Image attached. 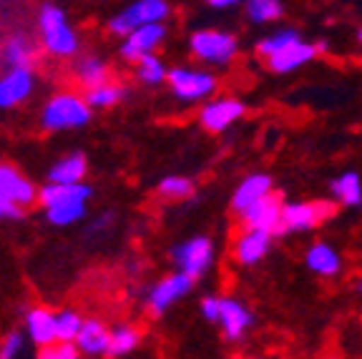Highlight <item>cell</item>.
Returning a JSON list of instances; mask_svg holds the SVG:
<instances>
[{
    "label": "cell",
    "instance_id": "1",
    "mask_svg": "<svg viewBox=\"0 0 362 359\" xmlns=\"http://www.w3.org/2000/svg\"><path fill=\"white\" fill-rule=\"evenodd\" d=\"M90 186L81 184H58L48 181L38 191V201L45 211V219L53 226H71L86 216V204L90 199Z\"/></svg>",
    "mask_w": 362,
    "mask_h": 359
},
{
    "label": "cell",
    "instance_id": "2",
    "mask_svg": "<svg viewBox=\"0 0 362 359\" xmlns=\"http://www.w3.org/2000/svg\"><path fill=\"white\" fill-rule=\"evenodd\" d=\"M38 28L40 38H43V48L51 56L58 58H71L78 51V35L71 28L63 8L53 6V3H45L38 11Z\"/></svg>",
    "mask_w": 362,
    "mask_h": 359
},
{
    "label": "cell",
    "instance_id": "3",
    "mask_svg": "<svg viewBox=\"0 0 362 359\" xmlns=\"http://www.w3.org/2000/svg\"><path fill=\"white\" fill-rule=\"evenodd\" d=\"M90 121V103L86 95L76 93H58L43 106L40 126L45 131H74L83 129Z\"/></svg>",
    "mask_w": 362,
    "mask_h": 359
},
{
    "label": "cell",
    "instance_id": "4",
    "mask_svg": "<svg viewBox=\"0 0 362 359\" xmlns=\"http://www.w3.org/2000/svg\"><path fill=\"white\" fill-rule=\"evenodd\" d=\"M332 201H289L282 206V221H279L277 236L284 234H300L320 226L322 221L334 216Z\"/></svg>",
    "mask_w": 362,
    "mask_h": 359
},
{
    "label": "cell",
    "instance_id": "5",
    "mask_svg": "<svg viewBox=\"0 0 362 359\" xmlns=\"http://www.w3.org/2000/svg\"><path fill=\"white\" fill-rule=\"evenodd\" d=\"M192 45L194 58L204 63H214V66H226L232 63L239 53V40L234 33H226V30L216 28H204L197 30L189 40Z\"/></svg>",
    "mask_w": 362,
    "mask_h": 359
},
{
    "label": "cell",
    "instance_id": "6",
    "mask_svg": "<svg viewBox=\"0 0 362 359\" xmlns=\"http://www.w3.org/2000/svg\"><path fill=\"white\" fill-rule=\"evenodd\" d=\"M166 83H169L171 93L184 103L209 101L211 95L216 93V88H219V81L209 71H192V68H179V66L169 71Z\"/></svg>",
    "mask_w": 362,
    "mask_h": 359
},
{
    "label": "cell",
    "instance_id": "7",
    "mask_svg": "<svg viewBox=\"0 0 362 359\" xmlns=\"http://www.w3.org/2000/svg\"><path fill=\"white\" fill-rule=\"evenodd\" d=\"M169 16L171 8L166 0H136L108 20V30L113 35H129L131 30L148 25V23H164Z\"/></svg>",
    "mask_w": 362,
    "mask_h": 359
},
{
    "label": "cell",
    "instance_id": "8",
    "mask_svg": "<svg viewBox=\"0 0 362 359\" xmlns=\"http://www.w3.org/2000/svg\"><path fill=\"white\" fill-rule=\"evenodd\" d=\"M171 259H174V266H179L181 271H187L194 279H199L214 264V242L209 236H194V239L176 244L174 252H171Z\"/></svg>",
    "mask_w": 362,
    "mask_h": 359
},
{
    "label": "cell",
    "instance_id": "9",
    "mask_svg": "<svg viewBox=\"0 0 362 359\" xmlns=\"http://www.w3.org/2000/svg\"><path fill=\"white\" fill-rule=\"evenodd\" d=\"M194 276L187 274V271L176 269L174 274L164 276V279L158 281V284H153L151 289H148L146 294V307L148 312H151L153 317H161L166 314L171 309V304L179 302L181 297H187L189 292L194 289Z\"/></svg>",
    "mask_w": 362,
    "mask_h": 359
},
{
    "label": "cell",
    "instance_id": "10",
    "mask_svg": "<svg viewBox=\"0 0 362 359\" xmlns=\"http://www.w3.org/2000/svg\"><path fill=\"white\" fill-rule=\"evenodd\" d=\"M244 116V103L237 98H211L199 111V124L209 134H221Z\"/></svg>",
    "mask_w": 362,
    "mask_h": 359
},
{
    "label": "cell",
    "instance_id": "11",
    "mask_svg": "<svg viewBox=\"0 0 362 359\" xmlns=\"http://www.w3.org/2000/svg\"><path fill=\"white\" fill-rule=\"evenodd\" d=\"M221 334H224L226 342H242L244 334L252 329L255 324V314L247 309V304L239 302V299H229L221 297V307H219V322Z\"/></svg>",
    "mask_w": 362,
    "mask_h": 359
},
{
    "label": "cell",
    "instance_id": "12",
    "mask_svg": "<svg viewBox=\"0 0 362 359\" xmlns=\"http://www.w3.org/2000/svg\"><path fill=\"white\" fill-rule=\"evenodd\" d=\"M325 51V43H307V40H294L289 43L284 51L274 53L272 58H267V68L272 73H292V71H300L302 66H307L310 61H315L317 53Z\"/></svg>",
    "mask_w": 362,
    "mask_h": 359
},
{
    "label": "cell",
    "instance_id": "13",
    "mask_svg": "<svg viewBox=\"0 0 362 359\" xmlns=\"http://www.w3.org/2000/svg\"><path fill=\"white\" fill-rule=\"evenodd\" d=\"M166 38V25L164 23H148L141 28L131 30L129 35H124V45H121V58L124 61L136 63L146 53H153L158 45Z\"/></svg>",
    "mask_w": 362,
    "mask_h": 359
},
{
    "label": "cell",
    "instance_id": "14",
    "mask_svg": "<svg viewBox=\"0 0 362 359\" xmlns=\"http://www.w3.org/2000/svg\"><path fill=\"white\" fill-rule=\"evenodd\" d=\"M274 236H277L274 231L249 229V226H244V231L237 236V242H234V259H237V264H242V266L259 264L262 259L269 254Z\"/></svg>",
    "mask_w": 362,
    "mask_h": 359
},
{
    "label": "cell",
    "instance_id": "15",
    "mask_svg": "<svg viewBox=\"0 0 362 359\" xmlns=\"http://www.w3.org/2000/svg\"><path fill=\"white\" fill-rule=\"evenodd\" d=\"M0 196L11 199L23 208H28L38 201V191H35L33 181L25 179L16 166L0 163Z\"/></svg>",
    "mask_w": 362,
    "mask_h": 359
},
{
    "label": "cell",
    "instance_id": "16",
    "mask_svg": "<svg viewBox=\"0 0 362 359\" xmlns=\"http://www.w3.org/2000/svg\"><path fill=\"white\" fill-rule=\"evenodd\" d=\"M33 93V71L30 68H11L0 76V108H16L28 101Z\"/></svg>",
    "mask_w": 362,
    "mask_h": 359
},
{
    "label": "cell",
    "instance_id": "17",
    "mask_svg": "<svg viewBox=\"0 0 362 359\" xmlns=\"http://www.w3.org/2000/svg\"><path fill=\"white\" fill-rule=\"evenodd\" d=\"M282 199L272 191V194H267L264 199H259L255 206H249L242 213V224L249 226V229H267L277 234L279 221H282Z\"/></svg>",
    "mask_w": 362,
    "mask_h": 359
},
{
    "label": "cell",
    "instance_id": "18",
    "mask_svg": "<svg viewBox=\"0 0 362 359\" xmlns=\"http://www.w3.org/2000/svg\"><path fill=\"white\" fill-rule=\"evenodd\" d=\"M272 186H274V181H272V176H267V174H249L247 179H242L232 194L234 213L242 216L249 206H255L259 199H264L267 194H272Z\"/></svg>",
    "mask_w": 362,
    "mask_h": 359
},
{
    "label": "cell",
    "instance_id": "19",
    "mask_svg": "<svg viewBox=\"0 0 362 359\" xmlns=\"http://www.w3.org/2000/svg\"><path fill=\"white\" fill-rule=\"evenodd\" d=\"M76 344H78L81 354H86V357H103V354L111 352V331L98 319H88L81 326Z\"/></svg>",
    "mask_w": 362,
    "mask_h": 359
},
{
    "label": "cell",
    "instance_id": "20",
    "mask_svg": "<svg viewBox=\"0 0 362 359\" xmlns=\"http://www.w3.org/2000/svg\"><path fill=\"white\" fill-rule=\"evenodd\" d=\"M25 329H28V337L33 344L45 347V344L58 342V326H56V314L48 312L43 307L30 309L25 314Z\"/></svg>",
    "mask_w": 362,
    "mask_h": 359
},
{
    "label": "cell",
    "instance_id": "21",
    "mask_svg": "<svg viewBox=\"0 0 362 359\" xmlns=\"http://www.w3.org/2000/svg\"><path fill=\"white\" fill-rule=\"evenodd\" d=\"M305 264H307V269L317 276H334V274H339V269H342V257H339L329 244L317 242L307 249Z\"/></svg>",
    "mask_w": 362,
    "mask_h": 359
},
{
    "label": "cell",
    "instance_id": "22",
    "mask_svg": "<svg viewBox=\"0 0 362 359\" xmlns=\"http://www.w3.org/2000/svg\"><path fill=\"white\" fill-rule=\"evenodd\" d=\"M88 171V161L83 153H68L61 161L53 163L48 181H58V184H81Z\"/></svg>",
    "mask_w": 362,
    "mask_h": 359
},
{
    "label": "cell",
    "instance_id": "23",
    "mask_svg": "<svg viewBox=\"0 0 362 359\" xmlns=\"http://www.w3.org/2000/svg\"><path fill=\"white\" fill-rule=\"evenodd\" d=\"M329 191H332L334 201L345 204V206L355 208L362 206V179L355 171H345L337 179L329 181Z\"/></svg>",
    "mask_w": 362,
    "mask_h": 359
},
{
    "label": "cell",
    "instance_id": "24",
    "mask_svg": "<svg viewBox=\"0 0 362 359\" xmlns=\"http://www.w3.org/2000/svg\"><path fill=\"white\" fill-rule=\"evenodd\" d=\"M3 61L11 68H30L35 61V45L25 35H16L3 48Z\"/></svg>",
    "mask_w": 362,
    "mask_h": 359
},
{
    "label": "cell",
    "instance_id": "25",
    "mask_svg": "<svg viewBox=\"0 0 362 359\" xmlns=\"http://www.w3.org/2000/svg\"><path fill=\"white\" fill-rule=\"evenodd\" d=\"M76 78L86 88H96V86L108 83V66L96 56H86L76 63Z\"/></svg>",
    "mask_w": 362,
    "mask_h": 359
},
{
    "label": "cell",
    "instance_id": "26",
    "mask_svg": "<svg viewBox=\"0 0 362 359\" xmlns=\"http://www.w3.org/2000/svg\"><path fill=\"white\" fill-rule=\"evenodd\" d=\"M129 95V88L124 83H103L96 88H86V101L90 103V108H111L116 103H121Z\"/></svg>",
    "mask_w": 362,
    "mask_h": 359
},
{
    "label": "cell",
    "instance_id": "27",
    "mask_svg": "<svg viewBox=\"0 0 362 359\" xmlns=\"http://www.w3.org/2000/svg\"><path fill=\"white\" fill-rule=\"evenodd\" d=\"M244 13L252 23L264 25L284 16V3L282 0H244Z\"/></svg>",
    "mask_w": 362,
    "mask_h": 359
},
{
    "label": "cell",
    "instance_id": "28",
    "mask_svg": "<svg viewBox=\"0 0 362 359\" xmlns=\"http://www.w3.org/2000/svg\"><path fill=\"white\" fill-rule=\"evenodd\" d=\"M136 76L146 86H161L166 81V76H169V71H166L164 61L156 53H146V56L136 61Z\"/></svg>",
    "mask_w": 362,
    "mask_h": 359
},
{
    "label": "cell",
    "instance_id": "29",
    "mask_svg": "<svg viewBox=\"0 0 362 359\" xmlns=\"http://www.w3.org/2000/svg\"><path fill=\"white\" fill-rule=\"evenodd\" d=\"M139 344H141V334L134 326L121 324L111 331V352H108V357H126L134 349H139Z\"/></svg>",
    "mask_w": 362,
    "mask_h": 359
},
{
    "label": "cell",
    "instance_id": "30",
    "mask_svg": "<svg viewBox=\"0 0 362 359\" xmlns=\"http://www.w3.org/2000/svg\"><path fill=\"white\" fill-rule=\"evenodd\" d=\"M294 40H300V33H297L294 28H282V30L267 35V38H262L259 43H257V56L272 58L274 53L284 51V48H287L289 43H294Z\"/></svg>",
    "mask_w": 362,
    "mask_h": 359
},
{
    "label": "cell",
    "instance_id": "31",
    "mask_svg": "<svg viewBox=\"0 0 362 359\" xmlns=\"http://www.w3.org/2000/svg\"><path fill=\"white\" fill-rule=\"evenodd\" d=\"M158 194L171 201H184V199L194 196V181L187 176H166L158 181Z\"/></svg>",
    "mask_w": 362,
    "mask_h": 359
},
{
    "label": "cell",
    "instance_id": "32",
    "mask_svg": "<svg viewBox=\"0 0 362 359\" xmlns=\"http://www.w3.org/2000/svg\"><path fill=\"white\" fill-rule=\"evenodd\" d=\"M56 326H58V339H61V342H76L81 326H83V319L76 314L74 309H63V312L56 314Z\"/></svg>",
    "mask_w": 362,
    "mask_h": 359
},
{
    "label": "cell",
    "instance_id": "33",
    "mask_svg": "<svg viewBox=\"0 0 362 359\" xmlns=\"http://www.w3.org/2000/svg\"><path fill=\"white\" fill-rule=\"evenodd\" d=\"M40 359H78L81 357V349L76 342H61L58 339V344H45V347H40L38 352Z\"/></svg>",
    "mask_w": 362,
    "mask_h": 359
},
{
    "label": "cell",
    "instance_id": "34",
    "mask_svg": "<svg viewBox=\"0 0 362 359\" xmlns=\"http://www.w3.org/2000/svg\"><path fill=\"white\" fill-rule=\"evenodd\" d=\"M23 349V334L21 331H11L6 339H3V344H0V359H13L18 357Z\"/></svg>",
    "mask_w": 362,
    "mask_h": 359
},
{
    "label": "cell",
    "instance_id": "35",
    "mask_svg": "<svg viewBox=\"0 0 362 359\" xmlns=\"http://www.w3.org/2000/svg\"><path fill=\"white\" fill-rule=\"evenodd\" d=\"M219 307H221V297H204L199 309H202V317L206 322H219Z\"/></svg>",
    "mask_w": 362,
    "mask_h": 359
},
{
    "label": "cell",
    "instance_id": "36",
    "mask_svg": "<svg viewBox=\"0 0 362 359\" xmlns=\"http://www.w3.org/2000/svg\"><path fill=\"white\" fill-rule=\"evenodd\" d=\"M23 211H25V208H23V206H18L16 201H11V199H6V196H0V221H8V219H21V216H23Z\"/></svg>",
    "mask_w": 362,
    "mask_h": 359
},
{
    "label": "cell",
    "instance_id": "37",
    "mask_svg": "<svg viewBox=\"0 0 362 359\" xmlns=\"http://www.w3.org/2000/svg\"><path fill=\"white\" fill-rule=\"evenodd\" d=\"M211 8H219V11H224V8H234V6H239L242 0H206Z\"/></svg>",
    "mask_w": 362,
    "mask_h": 359
},
{
    "label": "cell",
    "instance_id": "38",
    "mask_svg": "<svg viewBox=\"0 0 362 359\" xmlns=\"http://www.w3.org/2000/svg\"><path fill=\"white\" fill-rule=\"evenodd\" d=\"M357 43H360V45H362V28H360V30H357Z\"/></svg>",
    "mask_w": 362,
    "mask_h": 359
},
{
    "label": "cell",
    "instance_id": "39",
    "mask_svg": "<svg viewBox=\"0 0 362 359\" xmlns=\"http://www.w3.org/2000/svg\"><path fill=\"white\" fill-rule=\"evenodd\" d=\"M360 289H362V281H360Z\"/></svg>",
    "mask_w": 362,
    "mask_h": 359
}]
</instances>
